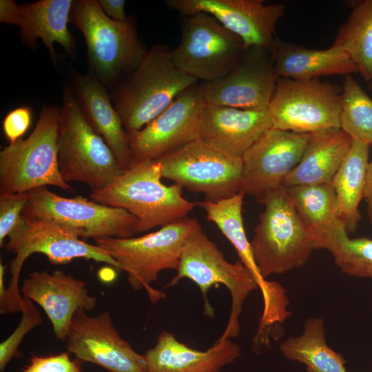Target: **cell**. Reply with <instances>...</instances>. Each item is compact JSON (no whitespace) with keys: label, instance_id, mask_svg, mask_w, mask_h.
Instances as JSON below:
<instances>
[{"label":"cell","instance_id":"obj_30","mask_svg":"<svg viewBox=\"0 0 372 372\" xmlns=\"http://www.w3.org/2000/svg\"><path fill=\"white\" fill-rule=\"evenodd\" d=\"M332 45L349 55L366 81L372 80V0L354 3Z\"/></svg>","mask_w":372,"mask_h":372},{"label":"cell","instance_id":"obj_3","mask_svg":"<svg viewBox=\"0 0 372 372\" xmlns=\"http://www.w3.org/2000/svg\"><path fill=\"white\" fill-rule=\"evenodd\" d=\"M8 238L4 247L14 257L10 262L11 278L6 295L0 302L1 314L21 311L20 273L25 261L33 254L45 255L54 265L84 258L104 262L120 270L118 263L106 251L83 240L82 231L52 219L31 218L22 215Z\"/></svg>","mask_w":372,"mask_h":372},{"label":"cell","instance_id":"obj_12","mask_svg":"<svg viewBox=\"0 0 372 372\" xmlns=\"http://www.w3.org/2000/svg\"><path fill=\"white\" fill-rule=\"evenodd\" d=\"M342 88L319 79L278 77L267 110L272 127L300 134L340 128Z\"/></svg>","mask_w":372,"mask_h":372},{"label":"cell","instance_id":"obj_38","mask_svg":"<svg viewBox=\"0 0 372 372\" xmlns=\"http://www.w3.org/2000/svg\"><path fill=\"white\" fill-rule=\"evenodd\" d=\"M364 198L366 203L368 218L369 222L372 223V155L367 169Z\"/></svg>","mask_w":372,"mask_h":372},{"label":"cell","instance_id":"obj_24","mask_svg":"<svg viewBox=\"0 0 372 372\" xmlns=\"http://www.w3.org/2000/svg\"><path fill=\"white\" fill-rule=\"evenodd\" d=\"M144 355L146 372H220L240 356V349L230 339H218L209 349L200 351L164 331Z\"/></svg>","mask_w":372,"mask_h":372},{"label":"cell","instance_id":"obj_5","mask_svg":"<svg viewBox=\"0 0 372 372\" xmlns=\"http://www.w3.org/2000/svg\"><path fill=\"white\" fill-rule=\"evenodd\" d=\"M58 141L60 174L92 192L104 189L124 172L114 152L83 114L69 84L63 86Z\"/></svg>","mask_w":372,"mask_h":372},{"label":"cell","instance_id":"obj_22","mask_svg":"<svg viewBox=\"0 0 372 372\" xmlns=\"http://www.w3.org/2000/svg\"><path fill=\"white\" fill-rule=\"evenodd\" d=\"M244 195L240 192L216 201H199L196 205L205 211L207 220L214 223L235 248L240 261L249 271L261 291L263 310L274 312L285 304L286 290L278 282L265 279L258 270L243 224Z\"/></svg>","mask_w":372,"mask_h":372},{"label":"cell","instance_id":"obj_4","mask_svg":"<svg viewBox=\"0 0 372 372\" xmlns=\"http://www.w3.org/2000/svg\"><path fill=\"white\" fill-rule=\"evenodd\" d=\"M157 160L135 163L104 189L91 192V200L123 209L139 223L140 233L188 217L196 203L183 196V187L161 181Z\"/></svg>","mask_w":372,"mask_h":372},{"label":"cell","instance_id":"obj_26","mask_svg":"<svg viewBox=\"0 0 372 372\" xmlns=\"http://www.w3.org/2000/svg\"><path fill=\"white\" fill-rule=\"evenodd\" d=\"M352 143L340 128L310 134L302 156L283 187L331 183Z\"/></svg>","mask_w":372,"mask_h":372},{"label":"cell","instance_id":"obj_27","mask_svg":"<svg viewBox=\"0 0 372 372\" xmlns=\"http://www.w3.org/2000/svg\"><path fill=\"white\" fill-rule=\"evenodd\" d=\"M287 189L296 210L313 238L315 249L328 250L340 233L346 229L337 216L331 183Z\"/></svg>","mask_w":372,"mask_h":372},{"label":"cell","instance_id":"obj_9","mask_svg":"<svg viewBox=\"0 0 372 372\" xmlns=\"http://www.w3.org/2000/svg\"><path fill=\"white\" fill-rule=\"evenodd\" d=\"M250 242L261 276L266 279L303 266L315 245L286 187L268 195Z\"/></svg>","mask_w":372,"mask_h":372},{"label":"cell","instance_id":"obj_2","mask_svg":"<svg viewBox=\"0 0 372 372\" xmlns=\"http://www.w3.org/2000/svg\"><path fill=\"white\" fill-rule=\"evenodd\" d=\"M70 23L85 39L88 72L109 92L137 67L147 50L139 39L135 17L115 21L98 0H74Z\"/></svg>","mask_w":372,"mask_h":372},{"label":"cell","instance_id":"obj_21","mask_svg":"<svg viewBox=\"0 0 372 372\" xmlns=\"http://www.w3.org/2000/svg\"><path fill=\"white\" fill-rule=\"evenodd\" d=\"M272 123L268 110H242L206 103L199 138L242 158Z\"/></svg>","mask_w":372,"mask_h":372},{"label":"cell","instance_id":"obj_33","mask_svg":"<svg viewBox=\"0 0 372 372\" xmlns=\"http://www.w3.org/2000/svg\"><path fill=\"white\" fill-rule=\"evenodd\" d=\"M21 319L14 331L0 344V371L5 370L9 362L19 354V347L25 336L43 322L42 316L33 302L22 296Z\"/></svg>","mask_w":372,"mask_h":372},{"label":"cell","instance_id":"obj_14","mask_svg":"<svg viewBox=\"0 0 372 372\" xmlns=\"http://www.w3.org/2000/svg\"><path fill=\"white\" fill-rule=\"evenodd\" d=\"M205 105L200 85L196 83L144 127L126 132L134 163L157 160L198 138Z\"/></svg>","mask_w":372,"mask_h":372},{"label":"cell","instance_id":"obj_31","mask_svg":"<svg viewBox=\"0 0 372 372\" xmlns=\"http://www.w3.org/2000/svg\"><path fill=\"white\" fill-rule=\"evenodd\" d=\"M340 128L352 141L372 144V99L351 74L342 84Z\"/></svg>","mask_w":372,"mask_h":372},{"label":"cell","instance_id":"obj_34","mask_svg":"<svg viewBox=\"0 0 372 372\" xmlns=\"http://www.w3.org/2000/svg\"><path fill=\"white\" fill-rule=\"evenodd\" d=\"M27 193H0V247L21 220Z\"/></svg>","mask_w":372,"mask_h":372},{"label":"cell","instance_id":"obj_23","mask_svg":"<svg viewBox=\"0 0 372 372\" xmlns=\"http://www.w3.org/2000/svg\"><path fill=\"white\" fill-rule=\"evenodd\" d=\"M70 74V85L83 114L111 148L124 171L129 169L135 163L107 89L89 72L83 74L72 69Z\"/></svg>","mask_w":372,"mask_h":372},{"label":"cell","instance_id":"obj_28","mask_svg":"<svg viewBox=\"0 0 372 372\" xmlns=\"http://www.w3.org/2000/svg\"><path fill=\"white\" fill-rule=\"evenodd\" d=\"M369 146L352 141L331 181L337 216L348 233L356 230L361 219L359 205L364 198L366 187Z\"/></svg>","mask_w":372,"mask_h":372},{"label":"cell","instance_id":"obj_19","mask_svg":"<svg viewBox=\"0 0 372 372\" xmlns=\"http://www.w3.org/2000/svg\"><path fill=\"white\" fill-rule=\"evenodd\" d=\"M74 0H40L19 4L0 1V22L18 26L22 42L30 48L41 39L54 65L58 56L54 44H60L72 58L76 55L74 37L68 28Z\"/></svg>","mask_w":372,"mask_h":372},{"label":"cell","instance_id":"obj_13","mask_svg":"<svg viewBox=\"0 0 372 372\" xmlns=\"http://www.w3.org/2000/svg\"><path fill=\"white\" fill-rule=\"evenodd\" d=\"M23 216L48 218L78 229L83 240L127 238L141 234L137 218L127 211L96 203L81 196L65 198L39 187L28 192Z\"/></svg>","mask_w":372,"mask_h":372},{"label":"cell","instance_id":"obj_36","mask_svg":"<svg viewBox=\"0 0 372 372\" xmlns=\"http://www.w3.org/2000/svg\"><path fill=\"white\" fill-rule=\"evenodd\" d=\"M32 122V111L29 107H18L9 112L3 121V130L8 141L12 144L28 130Z\"/></svg>","mask_w":372,"mask_h":372},{"label":"cell","instance_id":"obj_32","mask_svg":"<svg viewBox=\"0 0 372 372\" xmlns=\"http://www.w3.org/2000/svg\"><path fill=\"white\" fill-rule=\"evenodd\" d=\"M328 251L341 272L372 278V239L350 238L347 231L343 229Z\"/></svg>","mask_w":372,"mask_h":372},{"label":"cell","instance_id":"obj_37","mask_svg":"<svg viewBox=\"0 0 372 372\" xmlns=\"http://www.w3.org/2000/svg\"><path fill=\"white\" fill-rule=\"evenodd\" d=\"M98 2L102 10L111 19L115 21H124L127 19L125 0H98Z\"/></svg>","mask_w":372,"mask_h":372},{"label":"cell","instance_id":"obj_17","mask_svg":"<svg viewBox=\"0 0 372 372\" xmlns=\"http://www.w3.org/2000/svg\"><path fill=\"white\" fill-rule=\"evenodd\" d=\"M278 79L270 51L250 47L227 74L200 85L206 103L261 111L267 110Z\"/></svg>","mask_w":372,"mask_h":372},{"label":"cell","instance_id":"obj_16","mask_svg":"<svg viewBox=\"0 0 372 372\" xmlns=\"http://www.w3.org/2000/svg\"><path fill=\"white\" fill-rule=\"evenodd\" d=\"M65 342L68 351L80 361L110 372H146L145 355L121 338L108 311L90 316L85 310L77 309Z\"/></svg>","mask_w":372,"mask_h":372},{"label":"cell","instance_id":"obj_10","mask_svg":"<svg viewBox=\"0 0 372 372\" xmlns=\"http://www.w3.org/2000/svg\"><path fill=\"white\" fill-rule=\"evenodd\" d=\"M162 177L216 201L240 192L242 160L197 138L157 159Z\"/></svg>","mask_w":372,"mask_h":372},{"label":"cell","instance_id":"obj_20","mask_svg":"<svg viewBox=\"0 0 372 372\" xmlns=\"http://www.w3.org/2000/svg\"><path fill=\"white\" fill-rule=\"evenodd\" d=\"M22 296L39 304L48 316L56 338L65 342L72 317L79 309L94 310L97 304L86 283L56 270L35 271L23 280Z\"/></svg>","mask_w":372,"mask_h":372},{"label":"cell","instance_id":"obj_25","mask_svg":"<svg viewBox=\"0 0 372 372\" xmlns=\"http://www.w3.org/2000/svg\"><path fill=\"white\" fill-rule=\"evenodd\" d=\"M270 52L278 77L306 80L322 76L359 73L356 64L342 49L307 48L276 38Z\"/></svg>","mask_w":372,"mask_h":372},{"label":"cell","instance_id":"obj_39","mask_svg":"<svg viewBox=\"0 0 372 372\" xmlns=\"http://www.w3.org/2000/svg\"><path fill=\"white\" fill-rule=\"evenodd\" d=\"M369 87L372 91V80L369 81Z\"/></svg>","mask_w":372,"mask_h":372},{"label":"cell","instance_id":"obj_7","mask_svg":"<svg viewBox=\"0 0 372 372\" xmlns=\"http://www.w3.org/2000/svg\"><path fill=\"white\" fill-rule=\"evenodd\" d=\"M198 220L186 217L154 232L127 238L96 239L95 245L106 251L127 273L134 290L144 289L154 304L165 294L152 287L159 273L178 270L187 239Z\"/></svg>","mask_w":372,"mask_h":372},{"label":"cell","instance_id":"obj_6","mask_svg":"<svg viewBox=\"0 0 372 372\" xmlns=\"http://www.w3.org/2000/svg\"><path fill=\"white\" fill-rule=\"evenodd\" d=\"M60 108L45 104L32 133L0 152V193H27L48 185L72 192L60 174Z\"/></svg>","mask_w":372,"mask_h":372},{"label":"cell","instance_id":"obj_1","mask_svg":"<svg viewBox=\"0 0 372 372\" xmlns=\"http://www.w3.org/2000/svg\"><path fill=\"white\" fill-rule=\"evenodd\" d=\"M197 82L176 66L169 47L157 43L109 93L125 131L132 132L144 127Z\"/></svg>","mask_w":372,"mask_h":372},{"label":"cell","instance_id":"obj_15","mask_svg":"<svg viewBox=\"0 0 372 372\" xmlns=\"http://www.w3.org/2000/svg\"><path fill=\"white\" fill-rule=\"evenodd\" d=\"M310 134L271 127L244 154L240 192L262 203L283 187L288 175L300 162Z\"/></svg>","mask_w":372,"mask_h":372},{"label":"cell","instance_id":"obj_11","mask_svg":"<svg viewBox=\"0 0 372 372\" xmlns=\"http://www.w3.org/2000/svg\"><path fill=\"white\" fill-rule=\"evenodd\" d=\"M178 45L172 50L176 66L197 81L209 82L227 74L242 58L243 41L212 16H185Z\"/></svg>","mask_w":372,"mask_h":372},{"label":"cell","instance_id":"obj_18","mask_svg":"<svg viewBox=\"0 0 372 372\" xmlns=\"http://www.w3.org/2000/svg\"><path fill=\"white\" fill-rule=\"evenodd\" d=\"M166 5L185 16L207 13L238 36L245 48L270 51L276 28L285 13L282 3L266 4L263 0H167Z\"/></svg>","mask_w":372,"mask_h":372},{"label":"cell","instance_id":"obj_8","mask_svg":"<svg viewBox=\"0 0 372 372\" xmlns=\"http://www.w3.org/2000/svg\"><path fill=\"white\" fill-rule=\"evenodd\" d=\"M176 275L167 285L175 286L182 278H188L199 287L205 301V311L213 316L207 294L212 286L223 285L231 297V307L226 328L220 340L237 337L239 316L249 293L258 288L254 277L240 261L228 262L223 253L203 231L198 222L193 227L184 245Z\"/></svg>","mask_w":372,"mask_h":372},{"label":"cell","instance_id":"obj_35","mask_svg":"<svg viewBox=\"0 0 372 372\" xmlns=\"http://www.w3.org/2000/svg\"><path fill=\"white\" fill-rule=\"evenodd\" d=\"M23 372H81L79 360H71L68 353L34 356Z\"/></svg>","mask_w":372,"mask_h":372},{"label":"cell","instance_id":"obj_29","mask_svg":"<svg viewBox=\"0 0 372 372\" xmlns=\"http://www.w3.org/2000/svg\"><path fill=\"white\" fill-rule=\"evenodd\" d=\"M280 349L287 359L304 364L307 372H347L342 355L327 344L321 318L308 319L302 333L284 340Z\"/></svg>","mask_w":372,"mask_h":372}]
</instances>
